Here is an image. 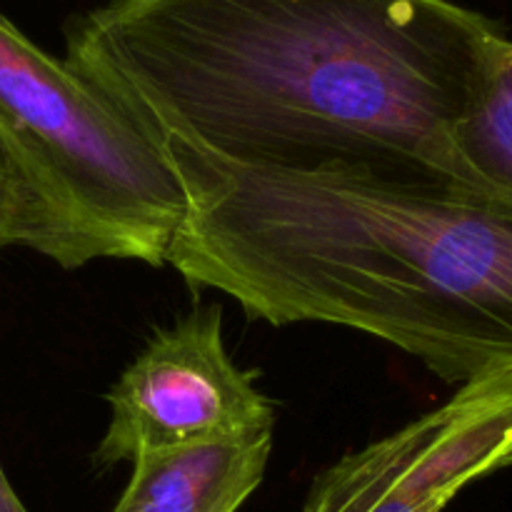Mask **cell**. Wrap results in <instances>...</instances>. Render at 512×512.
<instances>
[{
    "instance_id": "1",
    "label": "cell",
    "mask_w": 512,
    "mask_h": 512,
    "mask_svg": "<svg viewBox=\"0 0 512 512\" xmlns=\"http://www.w3.org/2000/svg\"><path fill=\"white\" fill-rule=\"evenodd\" d=\"M498 33L450 0H103L65 63L150 140L465 185L453 130Z\"/></svg>"
},
{
    "instance_id": "5",
    "label": "cell",
    "mask_w": 512,
    "mask_h": 512,
    "mask_svg": "<svg viewBox=\"0 0 512 512\" xmlns=\"http://www.w3.org/2000/svg\"><path fill=\"white\" fill-rule=\"evenodd\" d=\"M512 468V365L468 380L440 408L315 478L303 512H443L470 483Z\"/></svg>"
},
{
    "instance_id": "8",
    "label": "cell",
    "mask_w": 512,
    "mask_h": 512,
    "mask_svg": "<svg viewBox=\"0 0 512 512\" xmlns=\"http://www.w3.org/2000/svg\"><path fill=\"white\" fill-rule=\"evenodd\" d=\"M30 248L65 268V245L48 208L0 138V250Z\"/></svg>"
},
{
    "instance_id": "2",
    "label": "cell",
    "mask_w": 512,
    "mask_h": 512,
    "mask_svg": "<svg viewBox=\"0 0 512 512\" xmlns=\"http://www.w3.org/2000/svg\"><path fill=\"white\" fill-rule=\"evenodd\" d=\"M155 143L185 198L168 265L190 288L270 325L360 330L445 383L512 365V205L428 175Z\"/></svg>"
},
{
    "instance_id": "10",
    "label": "cell",
    "mask_w": 512,
    "mask_h": 512,
    "mask_svg": "<svg viewBox=\"0 0 512 512\" xmlns=\"http://www.w3.org/2000/svg\"><path fill=\"white\" fill-rule=\"evenodd\" d=\"M220 512H238V510H220Z\"/></svg>"
},
{
    "instance_id": "9",
    "label": "cell",
    "mask_w": 512,
    "mask_h": 512,
    "mask_svg": "<svg viewBox=\"0 0 512 512\" xmlns=\"http://www.w3.org/2000/svg\"><path fill=\"white\" fill-rule=\"evenodd\" d=\"M0 512H28L25 505L20 503L18 495H15V490L10 488L8 478L3 473V465H0Z\"/></svg>"
},
{
    "instance_id": "4",
    "label": "cell",
    "mask_w": 512,
    "mask_h": 512,
    "mask_svg": "<svg viewBox=\"0 0 512 512\" xmlns=\"http://www.w3.org/2000/svg\"><path fill=\"white\" fill-rule=\"evenodd\" d=\"M110 423L98 468L145 453L273 440L275 408L223 343V308L190 310L158 330L108 393Z\"/></svg>"
},
{
    "instance_id": "3",
    "label": "cell",
    "mask_w": 512,
    "mask_h": 512,
    "mask_svg": "<svg viewBox=\"0 0 512 512\" xmlns=\"http://www.w3.org/2000/svg\"><path fill=\"white\" fill-rule=\"evenodd\" d=\"M0 138L53 218L65 268L168 265L185 198L158 143L3 15Z\"/></svg>"
},
{
    "instance_id": "6",
    "label": "cell",
    "mask_w": 512,
    "mask_h": 512,
    "mask_svg": "<svg viewBox=\"0 0 512 512\" xmlns=\"http://www.w3.org/2000/svg\"><path fill=\"white\" fill-rule=\"evenodd\" d=\"M273 440L215 443L145 453L113 512L238 510L260 485Z\"/></svg>"
},
{
    "instance_id": "7",
    "label": "cell",
    "mask_w": 512,
    "mask_h": 512,
    "mask_svg": "<svg viewBox=\"0 0 512 512\" xmlns=\"http://www.w3.org/2000/svg\"><path fill=\"white\" fill-rule=\"evenodd\" d=\"M460 180L512 205V40L498 33L453 130Z\"/></svg>"
}]
</instances>
